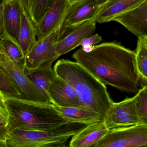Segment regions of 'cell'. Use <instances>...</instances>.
<instances>
[{
  "mask_svg": "<svg viewBox=\"0 0 147 147\" xmlns=\"http://www.w3.org/2000/svg\"><path fill=\"white\" fill-rule=\"evenodd\" d=\"M135 52V71L142 86L147 82V38H138Z\"/></svg>",
  "mask_w": 147,
  "mask_h": 147,
  "instance_id": "obj_21",
  "label": "cell"
},
{
  "mask_svg": "<svg viewBox=\"0 0 147 147\" xmlns=\"http://www.w3.org/2000/svg\"><path fill=\"white\" fill-rule=\"evenodd\" d=\"M84 1V0H67L68 2L70 5H73L74 3L80 2V1Z\"/></svg>",
  "mask_w": 147,
  "mask_h": 147,
  "instance_id": "obj_27",
  "label": "cell"
},
{
  "mask_svg": "<svg viewBox=\"0 0 147 147\" xmlns=\"http://www.w3.org/2000/svg\"><path fill=\"white\" fill-rule=\"evenodd\" d=\"M102 41L101 36L98 34H95L87 38L82 41L80 46L82 49L86 51H89L92 47L98 44Z\"/></svg>",
  "mask_w": 147,
  "mask_h": 147,
  "instance_id": "obj_26",
  "label": "cell"
},
{
  "mask_svg": "<svg viewBox=\"0 0 147 147\" xmlns=\"http://www.w3.org/2000/svg\"><path fill=\"white\" fill-rule=\"evenodd\" d=\"M61 38V28L49 36L38 39L26 56V71H30L46 62H53L60 56L56 51V44Z\"/></svg>",
  "mask_w": 147,
  "mask_h": 147,
  "instance_id": "obj_6",
  "label": "cell"
},
{
  "mask_svg": "<svg viewBox=\"0 0 147 147\" xmlns=\"http://www.w3.org/2000/svg\"><path fill=\"white\" fill-rule=\"evenodd\" d=\"M94 1L97 4L100 6L105 3L107 0H94Z\"/></svg>",
  "mask_w": 147,
  "mask_h": 147,
  "instance_id": "obj_28",
  "label": "cell"
},
{
  "mask_svg": "<svg viewBox=\"0 0 147 147\" xmlns=\"http://www.w3.org/2000/svg\"><path fill=\"white\" fill-rule=\"evenodd\" d=\"M142 87L135 96V107L138 124L147 125V82Z\"/></svg>",
  "mask_w": 147,
  "mask_h": 147,
  "instance_id": "obj_25",
  "label": "cell"
},
{
  "mask_svg": "<svg viewBox=\"0 0 147 147\" xmlns=\"http://www.w3.org/2000/svg\"><path fill=\"white\" fill-rule=\"evenodd\" d=\"M53 105L57 111L68 121L90 124L102 121L98 113L87 108L61 107L55 105Z\"/></svg>",
  "mask_w": 147,
  "mask_h": 147,
  "instance_id": "obj_19",
  "label": "cell"
},
{
  "mask_svg": "<svg viewBox=\"0 0 147 147\" xmlns=\"http://www.w3.org/2000/svg\"><path fill=\"white\" fill-rule=\"evenodd\" d=\"M57 0H26L29 14L35 26Z\"/></svg>",
  "mask_w": 147,
  "mask_h": 147,
  "instance_id": "obj_23",
  "label": "cell"
},
{
  "mask_svg": "<svg viewBox=\"0 0 147 147\" xmlns=\"http://www.w3.org/2000/svg\"><path fill=\"white\" fill-rule=\"evenodd\" d=\"M76 61L105 85L136 94L140 79L135 69V52L117 42L80 49L72 56Z\"/></svg>",
  "mask_w": 147,
  "mask_h": 147,
  "instance_id": "obj_1",
  "label": "cell"
},
{
  "mask_svg": "<svg viewBox=\"0 0 147 147\" xmlns=\"http://www.w3.org/2000/svg\"><path fill=\"white\" fill-rule=\"evenodd\" d=\"M125 27L138 38H147V0L112 20Z\"/></svg>",
  "mask_w": 147,
  "mask_h": 147,
  "instance_id": "obj_10",
  "label": "cell"
},
{
  "mask_svg": "<svg viewBox=\"0 0 147 147\" xmlns=\"http://www.w3.org/2000/svg\"><path fill=\"white\" fill-rule=\"evenodd\" d=\"M52 63L46 62L33 70H25L32 81L49 98L51 84L57 76L54 68H52Z\"/></svg>",
  "mask_w": 147,
  "mask_h": 147,
  "instance_id": "obj_18",
  "label": "cell"
},
{
  "mask_svg": "<svg viewBox=\"0 0 147 147\" xmlns=\"http://www.w3.org/2000/svg\"><path fill=\"white\" fill-rule=\"evenodd\" d=\"M21 16L19 0H2L0 9V33L6 32L18 40Z\"/></svg>",
  "mask_w": 147,
  "mask_h": 147,
  "instance_id": "obj_13",
  "label": "cell"
},
{
  "mask_svg": "<svg viewBox=\"0 0 147 147\" xmlns=\"http://www.w3.org/2000/svg\"><path fill=\"white\" fill-rule=\"evenodd\" d=\"M144 0H107L100 8L92 21L96 23L112 21L115 17L130 11L140 5Z\"/></svg>",
  "mask_w": 147,
  "mask_h": 147,
  "instance_id": "obj_16",
  "label": "cell"
},
{
  "mask_svg": "<svg viewBox=\"0 0 147 147\" xmlns=\"http://www.w3.org/2000/svg\"><path fill=\"white\" fill-rule=\"evenodd\" d=\"M10 113L4 99L0 94V147H7L6 142L11 136L9 129Z\"/></svg>",
  "mask_w": 147,
  "mask_h": 147,
  "instance_id": "obj_24",
  "label": "cell"
},
{
  "mask_svg": "<svg viewBox=\"0 0 147 147\" xmlns=\"http://www.w3.org/2000/svg\"><path fill=\"white\" fill-rule=\"evenodd\" d=\"M96 23L92 20L76 26L66 33L56 44V51L60 56L80 46L82 41L92 36L96 29Z\"/></svg>",
  "mask_w": 147,
  "mask_h": 147,
  "instance_id": "obj_14",
  "label": "cell"
},
{
  "mask_svg": "<svg viewBox=\"0 0 147 147\" xmlns=\"http://www.w3.org/2000/svg\"><path fill=\"white\" fill-rule=\"evenodd\" d=\"M135 100L134 96L120 102H113L103 120L106 127L110 129L138 124Z\"/></svg>",
  "mask_w": 147,
  "mask_h": 147,
  "instance_id": "obj_8",
  "label": "cell"
},
{
  "mask_svg": "<svg viewBox=\"0 0 147 147\" xmlns=\"http://www.w3.org/2000/svg\"><path fill=\"white\" fill-rule=\"evenodd\" d=\"M70 5L67 0H57L36 26L38 39H41L61 28Z\"/></svg>",
  "mask_w": 147,
  "mask_h": 147,
  "instance_id": "obj_12",
  "label": "cell"
},
{
  "mask_svg": "<svg viewBox=\"0 0 147 147\" xmlns=\"http://www.w3.org/2000/svg\"><path fill=\"white\" fill-rule=\"evenodd\" d=\"M0 66L13 77L21 88L25 98L40 103H51L48 97L36 86L28 77L25 70L18 67L1 48Z\"/></svg>",
  "mask_w": 147,
  "mask_h": 147,
  "instance_id": "obj_7",
  "label": "cell"
},
{
  "mask_svg": "<svg viewBox=\"0 0 147 147\" xmlns=\"http://www.w3.org/2000/svg\"><path fill=\"white\" fill-rule=\"evenodd\" d=\"M0 94L5 97L24 98L21 88L13 77L0 66Z\"/></svg>",
  "mask_w": 147,
  "mask_h": 147,
  "instance_id": "obj_22",
  "label": "cell"
},
{
  "mask_svg": "<svg viewBox=\"0 0 147 147\" xmlns=\"http://www.w3.org/2000/svg\"><path fill=\"white\" fill-rule=\"evenodd\" d=\"M54 69L57 76L74 88L87 108L104 120L113 102L106 85L76 61L61 59Z\"/></svg>",
  "mask_w": 147,
  "mask_h": 147,
  "instance_id": "obj_2",
  "label": "cell"
},
{
  "mask_svg": "<svg viewBox=\"0 0 147 147\" xmlns=\"http://www.w3.org/2000/svg\"><path fill=\"white\" fill-rule=\"evenodd\" d=\"M109 129L104 121L90 124L71 137V147H95L97 143L107 134Z\"/></svg>",
  "mask_w": 147,
  "mask_h": 147,
  "instance_id": "obj_15",
  "label": "cell"
},
{
  "mask_svg": "<svg viewBox=\"0 0 147 147\" xmlns=\"http://www.w3.org/2000/svg\"><path fill=\"white\" fill-rule=\"evenodd\" d=\"M95 147H147V125L110 129Z\"/></svg>",
  "mask_w": 147,
  "mask_h": 147,
  "instance_id": "obj_5",
  "label": "cell"
},
{
  "mask_svg": "<svg viewBox=\"0 0 147 147\" xmlns=\"http://www.w3.org/2000/svg\"><path fill=\"white\" fill-rule=\"evenodd\" d=\"M21 8V24L18 41L25 55L36 42V26L29 14L26 0H19Z\"/></svg>",
  "mask_w": 147,
  "mask_h": 147,
  "instance_id": "obj_17",
  "label": "cell"
},
{
  "mask_svg": "<svg viewBox=\"0 0 147 147\" xmlns=\"http://www.w3.org/2000/svg\"><path fill=\"white\" fill-rule=\"evenodd\" d=\"M100 7L94 0H84L70 5L61 27V38L76 26L92 20Z\"/></svg>",
  "mask_w": 147,
  "mask_h": 147,
  "instance_id": "obj_9",
  "label": "cell"
},
{
  "mask_svg": "<svg viewBox=\"0 0 147 147\" xmlns=\"http://www.w3.org/2000/svg\"><path fill=\"white\" fill-rule=\"evenodd\" d=\"M89 124L68 121L40 130L13 131L7 147H65L69 139Z\"/></svg>",
  "mask_w": 147,
  "mask_h": 147,
  "instance_id": "obj_4",
  "label": "cell"
},
{
  "mask_svg": "<svg viewBox=\"0 0 147 147\" xmlns=\"http://www.w3.org/2000/svg\"><path fill=\"white\" fill-rule=\"evenodd\" d=\"M4 1H11V0H4Z\"/></svg>",
  "mask_w": 147,
  "mask_h": 147,
  "instance_id": "obj_29",
  "label": "cell"
},
{
  "mask_svg": "<svg viewBox=\"0 0 147 147\" xmlns=\"http://www.w3.org/2000/svg\"><path fill=\"white\" fill-rule=\"evenodd\" d=\"M49 95L51 102L57 106L87 108L74 88L57 76L51 84Z\"/></svg>",
  "mask_w": 147,
  "mask_h": 147,
  "instance_id": "obj_11",
  "label": "cell"
},
{
  "mask_svg": "<svg viewBox=\"0 0 147 147\" xmlns=\"http://www.w3.org/2000/svg\"><path fill=\"white\" fill-rule=\"evenodd\" d=\"M0 48L21 69L25 70L26 56L18 41L6 32L0 34Z\"/></svg>",
  "mask_w": 147,
  "mask_h": 147,
  "instance_id": "obj_20",
  "label": "cell"
},
{
  "mask_svg": "<svg viewBox=\"0 0 147 147\" xmlns=\"http://www.w3.org/2000/svg\"><path fill=\"white\" fill-rule=\"evenodd\" d=\"M3 96L10 113L9 127L11 132L16 129H47L68 122L52 103Z\"/></svg>",
  "mask_w": 147,
  "mask_h": 147,
  "instance_id": "obj_3",
  "label": "cell"
}]
</instances>
